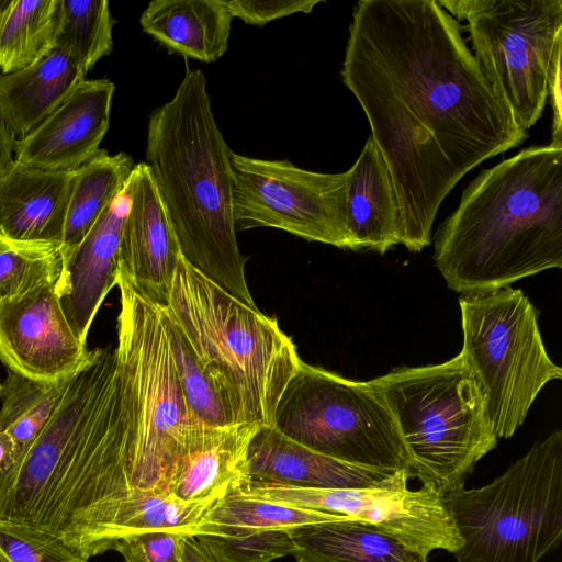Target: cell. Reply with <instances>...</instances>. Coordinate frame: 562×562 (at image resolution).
<instances>
[{"instance_id":"obj_4","label":"cell","mask_w":562,"mask_h":562,"mask_svg":"<svg viewBox=\"0 0 562 562\" xmlns=\"http://www.w3.org/2000/svg\"><path fill=\"white\" fill-rule=\"evenodd\" d=\"M231 153L204 74L187 67L172 98L149 116L144 162L182 258L229 295L258 308L246 281L247 257L236 238Z\"/></svg>"},{"instance_id":"obj_34","label":"cell","mask_w":562,"mask_h":562,"mask_svg":"<svg viewBox=\"0 0 562 562\" xmlns=\"http://www.w3.org/2000/svg\"><path fill=\"white\" fill-rule=\"evenodd\" d=\"M233 18L263 26L294 13H311L322 0H223Z\"/></svg>"},{"instance_id":"obj_25","label":"cell","mask_w":562,"mask_h":562,"mask_svg":"<svg viewBox=\"0 0 562 562\" xmlns=\"http://www.w3.org/2000/svg\"><path fill=\"white\" fill-rule=\"evenodd\" d=\"M135 164L121 151L111 155L100 149L91 159L74 170L66 215L61 254L74 249L124 189Z\"/></svg>"},{"instance_id":"obj_40","label":"cell","mask_w":562,"mask_h":562,"mask_svg":"<svg viewBox=\"0 0 562 562\" xmlns=\"http://www.w3.org/2000/svg\"><path fill=\"white\" fill-rule=\"evenodd\" d=\"M0 395H1V383H0Z\"/></svg>"},{"instance_id":"obj_18","label":"cell","mask_w":562,"mask_h":562,"mask_svg":"<svg viewBox=\"0 0 562 562\" xmlns=\"http://www.w3.org/2000/svg\"><path fill=\"white\" fill-rule=\"evenodd\" d=\"M258 427L195 423L172 464L168 494L183 503H212L235 491L248 479V449Z\"/></svg>"},{"instance_id":"obj_38","label":"cell","mask_w":562,"mask_h":562,"mask_svg":"<svg viewBox=\"0 0 562 562\" xmlns=\"http://www.w3.org/2000/svg\"><path fill=\"white\" fill-rule=\"evenodd\" d=\"M0 562H9V560L4 557V554L0 550Z\"/></svg>"},{"instance_id":"obj_28","label":"cell","mask_w":562,"mask_h":562,"mask_svg":"<svg viewBox=\"0 0 562 562\" xmlns=\"http://www.w3.org/2000/svg\"><path fill=\"white\" fill-rule=\"evenodd\" d=\"M112 18L106 0H59L56 47L85 76L113 49Z\"/></svg>"},{"instance_id":"obj_12","label":"cell","mask_w":562,"mask_h":562,"mask_svg":"<svg viewBox=\"0 0 562 562\" xmlns=\"http://www.w3.org/2000/svg\"><path fill=\"white\" fill-rule=\"evenodd\" d=\"M231 169L236 229L277 228L306 240L351 249L348 170L316 172L286 159L254 158L233 150Z\"/></svg>"},{"instance_id":"obj_24","label":"cell","mask_w":562,"mask_h":562,"mask_svg":"<svg viewBox=\"0 0 562 562\" xmlns=\"http://www.w3.org/2000/svg\"><path fill=\"white\" fill-rule=\"evenodd\" d=\"M296 562H428V557L363 521L345 518L291 528Z\"/></svg>"},{"instance_id":"obj_6","label":"cell","mask_w":562,"mask_h":562,"mask_svg":"<svg viewBox=\"0 0 562 562\" xmlns=\"http://www.w3.org/2000/svg\"><path fill=\"white\" fill-rule=\"evenodd\" d=\"M392 412L411 457L409 477L443 496L464 487L498 438L461 353L437 364L401 367L370 380Z\"/></svg>"},{"instance_id":"obj_32","label":"cell","mask_w":562,"mask_h":562,"mask_svg":"<svg viewBox=\"0 0 562 562\" xmlns=\"http://www.w3.org/2000/svg\"><path fill=\"white\" fill-rule=\"evenodd\" d=\"M0 550L9 562H89L48 531L2 519Z\"/></svg>"},{"instance_id":"obj_39","label":"cell","mask_w":562,"mask_h":562,"mask_svg":"<svg viewBox=\"0 0 562 562\" xmlns=\"http://www.w3.org/2000/svg\"><path fill=\"white\" fill-rule=\"evenodd\" d=\"M7 2L8 0H0V11L5 5Z\"/></svg>"},{"instance_id":"obj_10","label":"cell","mask_w":562,"mask_h":562,"mask_svg":"<svg viewBox=\"0 0 562 562\" xmlns=\"http://www.w3.org/2000/svg\"><path fill=\"white\" fill-rule=\"evenodd\" d=\"M272 426L339 461L411 473V457L395 418L370 381L349 380L302 361L278 402Z\"/></svg>"},{"instance_id":"obj_21","label":"cell","mask_w":562,"mask_h":562,"mask_svg":"<svg viewBox=\"0 0 562 562\" xmlns=\"http://www.w3.org/2000/svg\"><path fill=\"white\" fill-rule=\"evenodd\" d=\"M348 173L347 224L351 250L383 255L401 244V211L387 166L371 136Z\"/></svg>"},{"instance_id":"obj_8","label":"cell","mask_w":562,"mask_h":562,"mask_svg":"<svg viewBox=\"0 0 562 562\" xmlns=\"http://www.w3.org/2000/svg\"><path fill=\"white\" fill-rule=\"evenodd\" d=\"M116 286L115 351L124 406L145 477L155 493H168L175 459L198 420L181 391L160 305L120 278Z\"/></svg>"},{"instance_id":"obj_31","label":"cell","mask_w":562,"mask_h":562,"mask_svg":"<svg viewBox=\"0 0 562 562\" xmlns=\"http://www.w3.org/2000/svg\"><path fill=\"white\" fill-rule=\"evenodd\" d=\"M164 317L181 391L192 416L209 426L233 425L217 390L188 342L175 325Z\"/></svg>"},{"instance_id":"obj_7","label":"cell","mask_w":562,"mask_h":562,"mask_svg":"<svg viewBox=\"0 0 562 562\" xmlns=\"http://www.w3.org/2000/svg\"><path fill=\"white\" fill-rule=\"evenodd\" d=\"M445 503L462 540L457 562H540L562 539V431L557 429L479 488Z\"/></svg>"},{"instance_id":"obj_35","label":"cell","mask_w":562,"mask_h":562,"mask_svg":"<svg viewBox=\"0 0 562 562\" xmlns=\"http://www.w3.org/2000/svg\"><path fill=\"white\" fill-rule=\"evenodd\" d=\"M181 562H216L194 536L181 537Z\"/></svg>"},{"instance_id":"obj_3","label":"cell","mask_w":562,"mask_h":562,"mask_svg":"<svg viewBox=\"0 0 562 562\" xmlns=\"http://www.w3.org/2000/svg\"><path fill=\"white\" fill-rule=\"evenodd\" d=\"M448 288L486 293L562 268V145L530 146L462 191L434 239Z\"/></svg>"},{"instance_id":"obj_9","label":"cell","mask_w":562,"mask_h":562,"mask_svg":"<svg viewBox=\"0 0 562 562\" xmlns=\"http://www.w3.org/2000/svg\"><path fill=\"white\" fill-rule=\"evenodd\" d=\"M462 355L480 386L498 439L524 424L540 391L562 378L549 357L538 312L520 290L506 286L459 300Z\"/></svg>"},{"instance_id":"obj_30","label":"cell","mask_w":562,"mask_h":562,"mask_svg":"<svg viewBox=\"0 0 562 562\" xmlns=\"http://www.w3.org/2000/svg\"><path fill=\"white\" fill-rule=\"evenodd\" d=\"M61 269L60 245L15 240L0 234V299L18 296L56 281Z\"/></svg>"},{"instance_id":"obj_19","label":"cell","mask_w":562,"mask_h":562,"mask_svg":"<svg viewBox=\"0 0 562 562\" xmlns=\"http://www.w3.org/2000/svg\"><path fill=\"white\" fill-rule=\"evenodd\" d=\"M392 474L314 451L274 426L258 427L248 449L247 481L306 488H369Z\"/></svg>"},{"instance_id":"obj_16","label":"cell","mask_w":562,"mask_h":562,"mask_svg":"<svg viewBox=\"0 0 562 562\" xmlns=\"http://www.w3.org/2000/svg\"><path fill=\"white\" fill-rule=\"evenodd\" d=\"M115 86L83 79L27 136L15 139L14 159L49 170H75L91 159L110 125Z\"/></svg>"},{"instance_id":"obj_29","label":"cell","mask_w":562,"mask_h":562,"mask_svg":"<svg viewBox=\"0 0 562 562\" xmlns=\"http://www.w3.org/2000/svg\"><path fill=\"white\" fill-rule=\"evenodd\" d=\"M289 530L202 520L194 537L216 562H270L294 551Z\"/></svg>"},{"instance_id":"obj_27","label":"cell","mask_w":562,"mask_h":562,"mask_svg":"<svg viewBox=\"0 0 562 562\" xmlns=\"http://www.w3.org/2000/svg\"><path fill=\"white\" fill-rule=\"evenodd\" d=\"M74 374L41 381L8 370L1 384L0 431L12 439L16 457L49 420Z\"/></svg>"},{"instance_id":"obj_2","label":"cell","mask_w":562,"mask_h":562,"mask_svg":"<svg viewBox=\"0 0 562 562\" xmlns=\"http://www.w3.org/2000/svg\"><path fill=\"white\" fill-rule=\"evenodd\" d=\"M156 494L127 419L113 348L90 351L40 434L0 474V519L48 531L83 558L104 553L117 505Z\"/></svg>"},{"instance_id":"obj_17","label":"cell","mask_w":562,"mask_h":562,"mask_svg":"<svg viewBox=\"0 0 562 562\" xmlns=\"http://www.w3.org/2000/svg\"><path fill=\"white\" fill-rule=\"evenodd\" d=\"M128 206L126 182L80 244L63 254V269L56 290L67 322L82 342L87 341L103 300L116 285Z\"/></svg>"},{"instance_id":"obj_15","label":"cell","mask_w":562,"mask_h":562,"mask_svg":"<svg viewBox=\"0 0 562 562\" xmlns=\"http://www.w3.org/2000/svg\"><path fill=\"white\" fill-rule=\"evenodd\" d=\"M117 278L165 305L180 260V248L148 166L135 165L128 180Z\"/></svg>"},{"instance_id":"obj_33","label":"cell","mask_w":562,"mask_h":562,"mask_svg":"<svg viewBox=\"0 0 562 562\" xmlns=\"http://www.w3.org/2000/svg\"><path fill=\"white\" fill-rule=\"evenodd\" d=\"M172 531H149L117 541L113 550L124 562H181V537Z\"/></svg>"},{"instance_id":"obj_5","label":"cell","mask_w":562,"mask_h":562,"mask_svg":"<svg viewBox=\"0 0 562 562\" xmlns=\"http://www.w3.org/2000/svg\"><path fill=\"white\" fill-rule=\"evenodd\" d=\"M160 308L211 379L231 423L272 426L302 362L277 319L236 300L182 257Z\"/></svg>"},{"instance_id":"obj_23","label":"cell","mask_w":562,"mask_h":562,"mask_svg":"<svg viewBox=\"0 0 562 562\" xmlns=\"http://www.w3.org/2000/svg\"><path fill=\"white\" fill-rule=\"evenodd\" d=\"M85 79L76 63L54 48L35 64L0 74V120L15 139L33 132Z\"/></svg>"},{"instance_id":"obj_14","label":"cell","mask_w":562,"mask_h":562,"mask_svg":"<svg viewBox=\"0 0 562 562\" xmlns=\"http://www.w3.org/2000/svg\"><path fill=\"white\" fill-rule=\"evenodd\" d=\"M57 281L0 299V361L24 376L56 381L78 371L90 356L60 306Z\"/></svg>"},{"instance_id":"obj_37","label":"cell","mask_w":562,"mask_h":562,"mask_svg":"<svg viewBox=\"0 0 562 562\" xmlns=\"http://www.w3.org/2000/svg\"><path fill=\"white\" fill-rule=\"evenodd\" d=\"M16 459V449L12 439L0 431V474L7 471Z\"/></svg>"},{"instance_id":"obj_11","label":"cell","mask_w":562,"mask_h":562,"mask_svg":"<svg viewBox=\"0 0 562 562\" xmlns=\"http://www.w3.org/2000/svg\"><path fill=\"white\" fill-rule=\"evenodd\" d=\"M465 30L494 92L528 132L541 117L562 46L561 0H437Z\"/></svg>"},{"instance_id":"obj_20","label":"cell","mask_w":562,"mask_h":562,"mask_svg":"<svg viewBox=\"0 0 562 562\" xmlns=\"http://www.w3.org/2000/svg\"><path fill=\"white\" fill-rule=\"evenodd\" d=\"M74 170H49L18 160L0 178V234L61 246Z\"/></svg>"},{"instance_id":"obj_1","label":"cell","mask_w":562,"mask_h":562,"mask_svg":"<svg viewBox=\"0 0 562 562\" xmlns=\"http://www.w3.org/2000/svg\"><path fill=\"white\" fill-rule=\"evenodd\" d=\"M341 78L391 175L401 244L418 252L465 173L529 134L494 92L459 22L437 0L356 3Z\"/></svg>"},{"instance_id":"obj_22","label":"cell","mask_w":562,"mask_h":562,"mask_svg":"<svg viewBox=\"0 0 562 562\" xmlns=\"http://www.w3.org/2000/svg\"><path fill=\"white\" fill-rule=\"evenodd\" d=\"M233 19L223 0H156L139 23L169 52L214 63L228 48Z\"/></svg>"},{"instance_id":"obj_26","label":"cell","mask_w":562,"mask_h":562,"mask_svg":"<svg viewBox=\"0 0 562 562\" xmlns=\"http://www.w3.org/2000/svg\"><path fill=\"white\" fill-rule=\"evenodd\" d=\"M59 0H8L0 11V74L22 70L56 47Z\"/></svg>"},{"instance_id":"obj_13","label":"cell","mask_w":562,"mask_h":562,"mask_svg":"<svg viewBox=\"0 0 562 562\" xmlns=\"http://www.w3.org/2000/svg\"><path fill=\"white\" fill-rule=\"evenodd\" d=\"M408 480V471L402 470L369 488H306L245 481L231 494L357 519L427 557L438 549L453 554L462 540L445 496L427 484L409 490Z\"/></svg>"},{"instance_id":"obj_36","label":"cell","mask_w":562,"mask_h":562,"mask_svg":"<svg viewBox=\"0 0 562 562\" xmlns=\"http://www.w3.org/2000/svg\"><path fill=\"white\" fill-rule=\"evenodd\" d=\"M15 138L0 120V178L14 160Z\"/></svg>"}]
</instances>
